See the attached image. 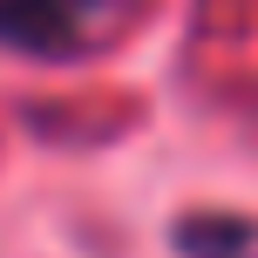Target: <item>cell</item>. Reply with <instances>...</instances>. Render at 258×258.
<instances>
[{"label": "cell", "mask_w": 258, "mask_h": 258, "mask_svg": "<svg viewBox=\"0 0 258 258\" xmlns=\"http://www.w3.org/2000/svg\"><path fill=\"white\" fill-rule=\"evenodd\" d=\"M129 21V0H0V48L34 61H75Z\"/></svg>", "instance_id": "cell-1"}]
</instances>
